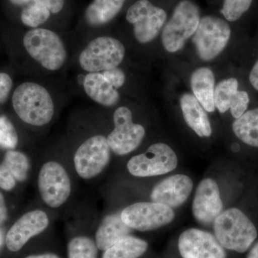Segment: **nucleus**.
<instances>
[{
  "label": "nucleus",
  "instance_id": "8",
  "mask_svg": "<svg viewBox=\"0 0 258 258\" xmlns=\"http://www.w3.org/2000/svg\"><path fill=\"white\" fill-rule=\"evenodd\" d=\"M114 129L107 137L112 152L123 156L134 152L142 144L146 132L143 125L134 123L132 111L127 107L117 108L113 113Z\"/></svg>",
  "mask_w": 258,
  "mask_h": 258
},
{
  "label": "nucleus",
  "instance_id": "38",
  "mask_svg": "<svg viewBox=\"0 0 258 258\" xmlns=\"http://www.w3.org/2000/svg\"><path fill=\"white\" fill-rule=\"evenodd\" d=\"M25 258H60L55 254L47 253L38 254V255H30Z\"/></svg>",
  "mask_w": 258,
  "mask_h": 258
},
{
  "label": "nucleus",
  "instance_id": "23",
  "mask_svg": "<svg viewBox=\"0 0 258 258\" xmlns=\"http://www.w3.org/2000/svg\"><path fill=\"white\" fill-rule=\"evenodd\" d=\"M236 137L250 147H258V108L244 112L232 124Z\"/></svg>",
  "mask_w": 258,
  "mask_h": 258
},
{
  "label": "nucleus",
  "instance_id": "32",
  "mask_svg": "<svg viewBox=\"0 0 258 258\" xmlns=\"http://www.w3.org/2000/svg\"><path fill=\"white\" fill-rule=\"evenodd\" d=\"M13 88V80L9 75L0 73V103H4Z\"/></svg>",
  "mask_w": 258,
  "mask_h": 258
},
{
  "label": "nucleus",
  "instance_id": "9",
  "mask_svg": "<svg viewBox=\"0 0 258 258\" xmlns=\"http://www.w3.org/2000/svg\"><path fill=\"white\" fill-rule=\"evenodd\" d=\"M173 209L162 204L137 203L120 212V217L132 230L147 232L157 230L174 220Z\"/></svg>",
  "mask_w": 258,
  "mask_h": 258
},
{
  "label": "nucleus",
  "instance_id": "34",
  "mask_svg": "<svg viewBox=\"0 0 258 258\" xmlns=\"http://www.w3.org/2000/svg\"><path fill=\"white\" fill-rule=\"evenodd\" d=\"M8 216V209L5 204V198L0 192V225L6 221Z\"/></svg>",
  "mask_w": 258,
  "mask_h": 258
},
{
  "label": "nucleus",
  "instance_id": "13",
  "mask_svg": "<svg viewBox=\"0 0 258 258\" xmlns=\"http://www.w3.org/2000/svg\"><path fill=\"white\" fill-rule=\"evenodd\" d=\"M179 253L182 258H226L225 248L215 235L191 228L184 231L178 240Z\"/></svg>",
  "mask_w": 258,
  "mask_h": 258
},
{
  "label": "nucleus",
  "instance_id": "30",
  "mask_svg": "<svg viewBox=\"0 0 258 258\" xmlns=\"http://www.w3.org/2000/svg\"><path fill=\"white\" fill-rule=\"evenodd\" d=\"M101 74L116 90L122 87L124 84L125 81L124 73L118 68L107 70V71H103Z\"/></svg>",
  "mask_w": 258,
  "mask_h": 258
},
{
  "label": "nucleus",
  "instance_id": "2",
  "mask_svg": "<svg viewBox=\"0 0 258 258\" xmlns=\"http://www.w3.org/2000/svg\"><path fill=\"white\" fill-rule=\"evenodd\" d=\"M217 240L225 249L235 252H246L257 237L252 222L237 208L222 212L213 223Z\"/></svg>",
  "mask_w": 258,
  "mask_h": 258
},
{
  "label": "nucleus",
  "instance_id": "28",
  "mask_svg": "<svg viewBox=\"0 0 258 258\" xmlns=\"http://www.w3.org/2000/svg\"><path fill=\"white\" fill-rule=\"evenodd\" d=\"M253 0H224L221 13L228 21H237L244 14Z\"/></svg>",
  "mask_w": 258,
  "mask_h": 258
},
{
  "label": "nucleus",
  "instance_id": "6",
  "mask_svg": "<svg viewBox=\"0 0 258 258\" xmlns=\"http://www.w3.org/2000/svg\"><path fill=\"white\" fill-rule=\"evenodd\" d=\"M230 35V26L225 21L216 17L207 16L200 19L192 40L200 58L210 61L221 53Z\"/></svg>",
  "mask_w": 258,
  "mask_h": 258
},
{
  "label": "nucleus",
  "instance_id": "10",
  "mask_svg": "<svg viewBox=\"0 0 258 258\" xmlns=\"http://www.w3.org/2000/svg\"><path fill=\"white\" fill-rule=\"evenodd\" d=\"M111 149L106 137L93 136L83 142L74 156L76 172L82 179H90L101 174L109 163Z\"/></svg>",
  "mask_w": 258,
  "mask_h": 258
},
{
  "label": "nucleus",
  "instance_id": "39",
  "mask_svg": "<svg viewBox=\"0 0 258 258\" xmlns=\"http://www.w3.org/2000/svg\"><path fill=\"white\" fill-rule=\"evenodd\" d=\"M5 240V235L4 232L2 229H0V249H2V247H3V243H4Z\"/></svg>",
  "mask_w": 258,
  "mask_h": 258
},
{
  "label": "nucleus",
  "instance_id": "1",
  "mask_svg": "<svg viewBox=\"0 0 258 258\" xmlns=\"http://www.w3.org/2000/svg\"><path fill=\"white\" fill-rule=\"evenodd\" d=\"M13 105L20 119L37 126L47 124L55 112L50 93L41 85L35 83L20 85L13 93Z\"/></svg>",
  "mask_w": 258,
  "mask_h": 258
},
{
  "label": "nucleus",
  "instance_id": "37",
  "mask_svg": "<svg viewBox=\"0 0 258 258\" xmlns=\"http://www.w3.org/2000/svg\"><path fill=\"white\" fill-rule=\"evenodd\" d=\"M9 1L13 5L23 6V5H30L34 0H9Z\"/></svg>",
  "mask_w": 258,
  "mask_h": 258
},
{
  "label": "nucleus",
  "instance_id": "4",
  "mask_svg": "<svg viewBox=\"0 0 258 258\" xmlns=\"http://www.w3.org/2000/svg\"><path fill=\"white\" fill-rule=\"evenodd\" d=\"M200 13L198 7L189 0L180 2L162 31V43L168 52L181 50L198 28Z\"/></svg>",
  "mask_w": 258,
  "mask_h": 258
},
{
  "label": "nucleus",
  "instance_id": "3",
  "mask_svg": "<svg viewBox=\"0 0 258 258\" xmlns=\"http://www.w3.org/2000/svg\"><path fill=\"white\" fill-rule=\"evenodd\" d=\"M23 44L32 58L48 71L60 69L67 58L63 42L52 30L32 29L25 34Z\"/></svg>",
  "mask_w": 258,
  "mask_h": 258
},
{
  "label": "nucleus",
  "instance_id": "22",
  "mask_svg": "<svg viewBox=\"0 0 258 258\" xmlns=\"http://www.w3.org/2000/svg\"><path fill=\"white\" fill-rule=\"evenodd\" d=\"M125 0H93L86 9L85 18L89 25L101 26L109 23L123 8Z\"/></svg>",
  "mask_w": 258,
  "mask_h": 258
},
{
  "label": "nucleus",
  "instance_id": "17",
  "mask_svg": "<svg viewBox=\"0 0 258 258\" xmlns=\"http://www.w3.org/2000/svg\"><path fill=\"white\" fill-rule=\"evenodd\" d=\"M249 103L248 94L238 91V82L234 78L220 81L215 89V106L220 113L230 109L232 116L238 118L245 112Z\"/></svg>",
  "mask_w": 258,
  "mask_h": 258
},
{
  "label": "nucleus",
  "instance_id": "19",
  "mask_svg": "<svg viewBox=\"0 0 258 258\" xmlns=\"http://www.w3.org/2000/svg\"><path fill=\"white\" fill-rule=\"evenodd\" d=\"M180 105L186 124L199 137H210L212 132L211 123L205 110L195 96L189 93L183 95Z\"/></svg>",
  "mask_w": 258,
  "mask_h": 258
},
{
  "label": "nucleus",
  "instance_id": "24",
  "mask_svg": "<svg viewBox=\"0 0 258 258\" xmlns=\"http://www.w3.org/2000/svg\"><path fill=\"white\" fill-rule=\"evenodd\" d=\"M147 249L145 240L129 235L104 251L102 258H139Z\"/></svg>",
  "mask_w": 258,
  "mask_h": 258
},
{
  "label": "nucleus",
  "instance_id": "25",
  "mask_svg": "<svg viewBox=\"0 0 258 258\" xmlns=\"http://www.w3.org/2000/svg\"><path fill=\"white\" fill-rule=\"evenodd\" d=\"M4 164L17 181H25L28 178L30 170V161L23 153L9 150L5 154Z\"/></svg>",
  "mask_w": 258,
  "mask_h": 258
},
{
  "label": "nucleus",
  "instance_id": "26",
  "mask_svg": "<svg viewBox=\"0 0 258 258\" xmlns=\"http://www.w3.org/2000/svg\"><path fill=\"white\" fill-rule=\"evenodd\" d=\"M50 13L43 3L34 0L22 12L21 20L26 26L37 28L48 20Z\"/></svg>",
  "mask_w": 258,
  "mask_h": 258
},
{
  "label": "nucleus",
  "instance_id": "14",
  "mask_svg": "<svg viewBox=\"0 0 258 258\" xmlns=\"http://www.w3.org/2000/svg\"><path fill=\"white\" fill-rule=\"evenodd\" d=\"M223 210L218 185L215 180L207 178L199 184L192 204L195 220L203 225L213 224Z\"/></svg>",
  "mask_w": 258,
  "mask_h": 258
},
{
  "label": "nucleus",
  "instance_id": "18",
  "mask_svg": "<svg viewBox=\"0 0 258 258\" xmlns=\"http://www.w3.org/2000/svg\"><path fill=\"white\" fill-rule=\"evenodd\" d=\"M132 232V229L122 220L120 212L107 215L96 231L97 247L106 251L118 241L130 235Z\"/></svg>",
  "mask_w": 258,
  "mask_h": 258
},
{
  "label": "nucleus",
  "instance_id": "11",
  "mask_svg": "<svg viewBox=\"0 0 258 258\" xmlns=\"http://www.w3.org/2000/svg\"><path fill=\"white\" fill-rule=\"evenodd\" d=\"M37 185L42 200L50 208H60L71 195L69 174L63 166L56 161H48L42 166Z\"/></svg>",
  "mask_w": 258,
  "mask_h": 258
},
{
  "label": "nucleus",
  "instance_id": "33",
  "mask_svg": "<svg viewBox=\"0 0 258 258\" xmlns=\"http://www.w3.org/2000/svg\"><path fill=\"white\" fill-rule=\"evenodd\" d=\"M43 3L48 8L51 13L56 14L62 10L64 6V0H37Z\"/></svg>",
  "mask_w": 258,
  "mask_h": 258
},
{
  "label": "nucleus",
  "instance_id": "36",
  "mask_svg": "<svg viewBox=\"0 0 258 258\" xmlns=\"http://www.w3.org/2000/svg\"><path fill=\"white\" fill-rule=\"evenodd\" d=\"M247 258H258V242L252 246L247 254Z\"/></svg>",
  "mask_w": 258,
  "mask_h": 258
},
{
  "label": "nucleus",
  "instance_id": "15",
  "mask_svg": "<svg viewBox=\"0 0 258 258\" xmlns=\"http://www.w3.org/2000/svg\"><path fill=\"white\" fill-rule=\"evenodd\" d=\"M48 225L46 212L40 210L27 212L8 231L5 238L7 247L12 252H18L31 237L46 230Z\"/></svg>",
  "mask_w": 258,
  "mask_h": 258
},
{
  "label": "nucleus",
  "instance_id": "5",
  "mask_svg": "<svg viewBox=\"0 0 258 258\" xmlns=\"http://www.w3.org/2000/svg\"><path fill=\"white\" fill-rule=\"evenodd\" d=\"M125 56L123 44L111 37H98L86 47L79 57V63L88 73H101L118 67Z\"/></svg>",
  "mask_w": 258,
  "mask_h": 258
},
{
  "label": "nucleus",
  "instance_id": "20",
  "mask_svg": "<svg viewBox=\"0 0 258 258\" xmlns=\"http://www.w3.org/2000/svg\"><path fill=\"white\" fill-rule=\"evenodd\" d=\"M83 84L88 96L102 106H114L119 100V93L101 73H89Z\"/></svg>",
  "mask_w": 258,
  "mask_h": 258
},
{
  "label": "nucleus",
  "instance_id": "12",
  "mask_svg": "<svg viewBox=\"0 0 258 258\" xmlns=\"http://www.w3.org/2000/svg\"><path fill=\"white\" fill-rule=\"evenodd\" d=\"M126 20L134 25L137 41L145 44L159 35L165 23L166 14L164 10L154 6L149 0H139L129 8Z\"/></svg>",
  "mask_w": 258,
  "mask_h": 258
},
{
  "label": "nucleus",
  "instance_id": "16",
  "mask_svg": "<svg viewBox=\"0 0 258 258\" xmlns=\"http://www.w3.org/2000/svg\"><path fill=\"white\" fill-rule=\"evenodd\" d=\"M191 178L176 174L162 180L151 194L153 203L162 204L171 209L179 208L189 198L193 189Z\"/></svg>",
  "mask_w": 258,
  "mask_h": 258
},
{
  "label": "nucleus",
  "instance_id": "31",
  "mask_svg": "<svg viewBox=\"0 0 258 258\" xmlns=\"http://www.w3.org/2000/svg\"><path fill=\"white\" fill-rule=\"evenodd\" d=\"M17 180L8 170V168L2 163L0 164V188L10 191L16 186Z\"/></svg>",
  "mask_w": 258,
  "mask_h": 258
},
{
  "label": "nucleus",
  "instance_id": "35",
  "mask_svg": "<svg viewBox=\"0 0 258 258\" xmlns=\"http://www.w3.org/2000/svg\"><path fill=\"white\" fill-rule=\"evenodd\" d=\"M249 79L251 85L258 91V61L252 68L249 74Z\"/></svg>",
  "mask_w": 258,
  "mask_h": 258
},
{
  "label": "nucleus",
  "instance_id": "7",
  "mask_svg": "<svg viewBox=\"0 0 258 258\" xmlns=\"http://www.w3.org/2000/svg\"><path fill=\"white\" fill-rule=\"evenodd\" d=\"M176 153L164 143L153 144L147 152L132 157L127 164L131 174L137 177H149L167 174L176 169Z\"/></svg>",
  "mask_w": 258,
  "mask_h": 258
},
{
  "label": "nucleus",
  "instance_id": "29",
  "mask_svg": "<svg viewBox=\"0 0 258 258\" xmlns=\"http://www.w3.org/2000/svg\"><path fill=\"white\" fill-rule=\"evenodd\" d=\"M18 144V135L14 125L4 115L0 116V148L13 150Z\"/></svg>",
  "mask_w": 258,
  "mask_h": 258
},
{
  "label": "nucleus",
  "instance_id": "27",
  "mask_svg": "<svg viewBox=\"0 0 258 258\" xmlns=\"http://www.w3.org/2000/svg\"><path fill=\"white\" fill-rule=\"evenodd\" d=\"M68 254L69 258H97L98 247L89 237L79 236L70 241Z\"/></svg>",
  "mask_w": 258,
  "mask_h": 258
},
{
  "label": "nucleus",
  "instance_id": "21",
  "mask_svg": "<svg viewBox=\"0 0 258 258\" xmlns=\"http://www.w3.org/2000/svg\"><path fill=\"white\" fill-rule=\"evenodd\" d=\"M215 76L208 68H200L191 76V87L195 98L205 111H215Z\"/></svg>",
  "mask_w": 258,
  "mask_h": 258
}]
</instances>
